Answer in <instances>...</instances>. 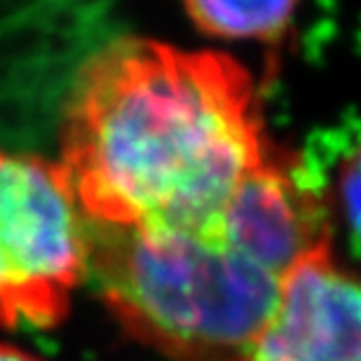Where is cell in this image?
Instances as JSON below:
<instances>
[{
  "label": "cell",
  "mask_w": 361,
  "mask_h": 361,
  "mask_svg": "<svg viewBox=\"0 0 361 361\" xmlns=\"http://www.w3.org/2000/svg\"><path fill=\"white\" fill-rule=\"evenodd\" d=\"M268 153L240 61L127 35L78 71L56 162L97 226L185 228L214 219Z\"/></svg>",
  "instance_id": "6da1fadb"
},
{
  "label": "cell",
  "mask_w": 361,
  "mask_h": 361,
  "mask_svg": "<svg viewBox=\"0 0 361 361\" xmlns=\"http://www.w3.org/2000/svg\"><path fill=\"white\" fill-rule=\"evenodd\" d=\"M286 274L221 209L185 228L92 223L87 279L115 322L169 361H235Z\"/></svg>",
  "instance_id": "7a4b0ae2"
},
{
  "label": "cell",
  "mask_w": 361,
  "mask_h": 361,
  "mask_svg": "<svg viewBox=\"0 0 361 361\" xmlns=\"http://www.w3.org/2000/svg\"><path fill=\"white\" fill-rule=\"evenodd\" d=\"M92 223L61 164L0 148V329L66 322L90 277Z\"/></svg>",
  "instance_id": "3957f363"
},
{
  "label": "cell",
  "mask_w": 361,
  "mask_h": 361,
  "mask_svg": "<svg viewBox=\"0 0 361 361\" xmlns=\"http://www.w3.org/2000/svg\"><path fill=\"white\" fill-rule=\"evenodd\" d=\"M235 361H361V274L338 263L334 242L288 270Z\"/></svg>",
  "instance_id": "277c9868"
},
{
  "label": "cell",
  "mask_w": 361,
  "mask_h": 361,
  "mask_svg": "<svg viewBox=\"0 0 361 361\" xmlns=\"http://www.w3.org/2000/svg\"><path fill=\"white\" fill-rule=\"evenodd\" d=\"M183 10L200 33L219 40H281L295 21V3H204L192 0Z\"/></svg>",
  "instance_id": "5b68a950"
},
{
  "label": "cell",
  "mask_w": 361,
  "mask_h": 361,
  "mask_svg": "<svg viewBox=\"0 0 361 361\" xmlns=\"http://www.w3.org/2000/svg\"><path fill=\"white\" fill-rule=\"evenodd\" d=\"M338 204H341L345 226L361 244V146L348 155L338 171Z\"/></svg>",
  "instance_id": "8992f818"
},
{
  "label": "cell",
  "mask_w": 361,
  "mask_h": 361,
  "mask_svg": "<svg viewBox=\"0 0 361 361\" xmlns=\"http://www.w3.org/2000/svg\"><path fill=\"white\" fill-rule=\"evenodd\" d=\"M0 361H45V359H40L31 350L19 348V345L0 343Z\"/></svg>",
  "instance_id": "52a82bcc"
}]
</instances>
